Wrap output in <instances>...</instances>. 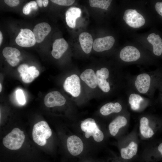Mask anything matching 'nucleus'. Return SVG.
I'll use <instances>...</instances> for the list:
<instances>
[{
    "label": "nucleus",
    "instance_id": "f257e3e1",
    "mask_svg": "<svg viewBox=\"0 0 162 162\" xmlns=\"http://www.w3.org/2000/svg\"><path fill=\"white\" fill-rule=\"evenodd\" d=\"M52 134L51 129L44 121L37 123L33 126L32 132L33 139L39 146L45 145L46 142V139L50 138Z\"/></svg>",
    "mask_w": 162,
    "mask_h": 162
},
{
    "label": "nucleus",
    "instance_id": "20e7f679",
    "mask_svg": "<svg viewBox=\"0 0 162 162\" xmlns=\"http://www.w3.org/2000/svg\"><path fill=\"white\" fill-rule=\"evenodd\" d=\"M123 19L127 24L134 28H140L145 22L142 16L133 9H128L125 11Z\"/></svg>",
    "mask_w": 162,
    "mask_h": 162
},
{
    "label": "nucleus",
    "instance_id": "473e14b6",
    "mask_svg": "<svg viewBox=\"0 0 162 162\" xmlns=\"http://www.w3.org/2000/svg\"><path fill=\"white\" fill-rule=\"evenodd\" d=\"M36 2L38 5L40 7H41L42 6L43 0H36Z\"/></svg>",
    "mask_w": 162,
    "mask_h": 162
},
{
    "label": "nucleus",
    "instance_id": "c9c22d12",
    "mask_svg": "<svg viewBox=\"0 0 162 162\" xmlns=\"http://www.w3.org/2000/svg\"><path fill=\"white\" fill-rule=\"evenodd\" d=\"M2 40H3L2 34V32H1V31H0V46L1 45Z\"/></svg>",
    "mask_w": 162,
    "mask_h": 162
},
{
    "label": "nucleus",
    "instance_id": "9b49d317",
    "mask_svg": "<svg viewBox=\"0 0 162 162\" xmlns=\"http://www.w3.org/2000/svg\"><path fill=\"white\" fill-rule=\"evenodd\" d=\"M119 56L121 59L123 61L131 62L138 59L140 57V54L136 48L129 46L124 47L121 50Z\"/></svg>",
    "mask_w": 162,
    "mask_h": 162
},
{
    "label": "nucleus",
    "instance_id": "b1692460",
    "mask_svg": "<svg viewBox=\"0 0 162 162\" xmlns=\"http://www.w3.org/2000/svg\"><path fill=\"white\" fill-rule=\"evenodd\" d=\"M143 100L140 95L135 94H131L129 98V103L130 105L131 108L134 110H138L140 107V103Z\"/></svg>",
    "mask_w": 162,
    "mask_h": 162
},
{
    "label": "nucleus",
    "instance_id": "f03ea898",
    "mask_svg": "<svg viewBox=\"0 0 162 162\" xmlns=\"http://www.w3.org/2000/svg\"><path fill=\"white\" fill-rule=\"evenodd\" d=\"M25 139L23 132L18 128H15L3 138V143L8 148L16 150L21 147Z\"/></svg>",
    "mask_w": 162,
    "mask_h": 162
},
{
    "label": "nucleus",
    "instance_id": "dca6fc26",
    "mask_svg": "<svg viewBox=\"0 0 162 162\" xmlns=\"http://www.w3.org/2000/svg\"><path fill=\"white\" fill-rule=\"evenodd\" d=\"M81 9L78 8L72 7L69 8L65 13L66 21L68 26L72 28L76 26V19L80 17Z\"/></svg>",
    "mask_w": 162,
    "mask_h": 162
},
{
    "label": "nucleus",
    "instance_id": "423d86ee",
    "mask_svg": "<svg viewBox=\"0 0 162 162\" xmlns=\"http://www.w3.org/2000/svg\"><path fill=\"white\" fill-rule=\"evenodd\" d=\"M16 44L20 46L29 47L35 45L36 40L33 32L28 28L20 32L15 39Z\"/></svg>",
    "mask_w": 162,
    "mask_h": 162
},
{
    "label": "nucleus",
    "instance_id": "aec40b11",
    "mask_svg": "<svg viewBox=\"0 0 162 162\" xmlns=\"http://www.w3.org/2000/svg\"><path fill=\"white\" fill-rule=\"evenodd\" d=\"M127 123L126 118L124 116H119L116 117L109 124V128L110 134L115 136L119 129L125 126Z\"/></svg>",
    "mask_w": 162,
    "mask_h": 162
},
{
    "label": "nucleus",
    "instance_id": "f8f14e48",
    "mask_svg": "<svg viewBox=\"0 0 162 162\" xmlns=\"http://www.w3.org/2000/svg\"><path fill=\"white\" fill-rule=\"evenodd\" d=\"M51 30L50 25L45 22H41L35 25L33 29L36 42H42Z\"/></svg>",
    "mask_w": 162,
    "mask_h": 162
},
{
    "label": "nucleus",
    "instance_id": "c756f323",
    "mask_svg": "<svg viewBox=\"0 0 162 162\" xmlns=\"http://www.w3.org/2000/svg\"><path fill=\"white\" fill-rule=\"evenodd\" d=\"M8 62L12 66H16L19 63L20 60L17 58L6 59Z\"/></svg>",
    "mask_w": 162,
    "mask_h": 162
},
{
    "label": "nucleus",
    "instance_id": "a878e982",
    "mask_svg": "<svg viewBox=\"0 0 162 162\" xmlns=\"http://www.w3.org/2000/svg\"><path fill=\"white\" fill-rule=\"evenodd\" d=\"M112 0H90L89 4L91 7L99 8L106 10L110 5Z\"/></svg>",
    "mask_w": 162,
    "mask_h": 162
},
{
    "label": "nucleus",
    "instance_id": "4468645a",
    "mask_svg": "<svg viewBox=\"0 0 162 162\" xmlns=\"http://www.w3.org/2000/svg\"><path fill=\"white\" fill-rule=\"evenodd\" d=\"M151 83V78L147 74L143 73L138 75L135 82V87L140 93L145 94L148 90Z\"/></svg>",
    "mask_w": 162,
    "mask_h": 162
},
{
    "label": "nucleus",
    "instance_id": "7c9ffc66",
    "mask_svg": "<svg viewBox=\"0 0 162 162\" xmlns=\"http://www.w3.org/2000/svg\"><path fill=\"white\" fill-rule=\"evenodd\" d=\"M4 1L7 4L11 7L16 6L20 3V1L18 0H4Z\"/></svg>",
    "mask_w": 162,
    "mask_h": 162
},
{
    "label": "nucleus",
    "instance_id": "bb28decb",
    "mask_svg": "<svg viewBox=\"0 0 162 162\" xmlns=\"http://www.w3.org/2000/svg\"><path fill=\"white\" fill-rule=\"evenodd\" d=\"M37 6V3L35 1H30L23 7L22 12L25 15H28L31 11L32 8L35 9L38 8Z\"/></svg>",
    "mask_w": 162,
    "mask_h": 162
},
{
    "label": "nucleus",
    "instance_id": "e433bc0d",
    "mask_svg": "<svg viewBox=\"0 0 162 162\" xmlns=\"http://www.w3.org/2000/svg\"><path fill=\"white\" fill-rule=\"evenodd\" d=\"M2 86L1 83H0V92H1L2 91Z\"/></svg>",
    "mask_w": 162,
    "mask_h": 162
},
{
    "label": "nucleus",
    "instance_id": "5701e85b",
    "mask_svg": "<svg viewBox=\"0 0 162 162\" xmlns=\"http://www.w3.org/2000/svg\"><path fill=\"white\" fill-rule=\"evenodd\" d=\"M148 120L146 117H143L141 118L140 126V132L146 138H150L154 134L152 130L148 126Z\"/></svg>",
    "mask_w": 162,
    "mask_h": 162
},
{
    "label": "nucleus",
    "instance_id": "cd10ccee",
    "mask_svg": "<svg viewBox=\"0 0 162 162\" xmlns=\"http://www.w3.org/2000/svg\"><path fill=\"white\" fill-rule=\"evenodd\" d=\"M16 97L18 103L21 105H24L26 102L24 94L21 89H18L16 92Z\"/></svg>",
    "mask_w": 162,
    "mask_h": 162
},
{
    "label": "nucleus",
    "instance_id": "2eb2a0df",
    "mask_svg": "<svg viewBox=\"0 0 162 162\" xmlns=\"http://www.w3.org/2000/svg\"><path fill=\"white\" fill-rule=\"evenodd\" d=\"M68 45L65 40L63 38L56 39L53 44L51 54L56 59L59 58L67 50Z\"/></svg>",
    "mask_w": 162,
    "mask_h": 162
},
{
    "label": "nucleus",
    "instance_id": "f704fd0d",
    "mask_svg": "<svg viewBox=\"0 0 162 162\" xmlns=\"http://www.w3.org/2000/svg\"><path fill=\"white\" fill-rule=\"evenodd\" d=\"M158 149L159 152L162 155V143L160 144L158 147Z\"/></svg>",
    "mask_w": 162,
    "mask_h": 162
},
{
    "label": "nucleus",
    "instance_id": "6ab92c4d",
    "mask_svg": "<svg viewBox=\"0 0 162 162\" xmlns=\"http://www.w3.org/2000/svg\"><path fill=\"white\" fill-rule=\"evenodd\" d=\"M147 40L153 46L154 54L160 56L162 53V39L159 35L151 33L148 36Z\"/></svg>",
    "mask_w": 162,
    "mask_h": 162
},
{
    "label": "nucleus",
    "instance_id": "4be33fe9",
    "mask_svg": "<svg viewBox=\"0 0 162 162\" xmlns=\"http://www.w3.org/2000/svg\"><path fill=\"white\" fill-rule=\"evenodd\" d=\"M122 106L120 104L116 102L107 103L103 105L100 109V111L103 115L106 116L113 112L118 113L121 111Z\"/></svg>",
    "mask_w": 162,
    "mask_h": 162
},
{
    "label": "nucleus",
    "instance_id": "c85d7f7f",
    "mask_svg": "<svg viewBox=\"0 0 162 162\" xmlns=\"http://www.w3.org/2000/svg\"><path fill=\"white\" fill-rule=\"evenodd\" d=\"M52 2L62 6H68L72 5L75 1L72 0H52Z\"/></svg>",
    "mask_w": 162,
    "mask_h": 162
},
{
    "label": "nucleus",
    "instance_id": "39448f33",
    "mask_svg": "<svg viewBox=\"0 0 162 162\" xmlns=\"http://www.w3.org/2000/svg\"><path fill=\"white\" fill-rule=\"evenodd\" d=\"M64 90L74 97L79 96L81 92V85L79 77L73 74L68 77L63 84Z\"/></svg>",
    "mask_w": 162,
    "mask_h": 162
},
{
    "label": "nucleus",
    "instance_id": "72a5a7b5",
    "mask_svg": "<svg viewBox=\"0 0 162 162\" xmlns=\"http://www.w3.org/2000/svg\"><path fill=\"white\" fill-rule=\"evenodd\" d=\"M49 2V1L48 0H43V4L44 7H46L47 6Z\"/></svg>",
    "mask_w": 162,
    "mask_h": 162
},
{
    "label": "nucleus",
    "instance_id": "f3484780",
    "mask_svg": "<svg viewBox=\"0 0 162 162\" xmlns=\"http://www.w3.org/2000/svg\"><path fill=\"white\" fill-rule=\"evenodd\" d=\"M79 40L83 51L86 54L89 53L93 47V43L91 35L88 32H82L79 36Z\"/></svg>",
    "mask_w": 162,
    "mask_h": 162
},
{
    "label": "nucleus",
    "instance_id": "0eeeda50",
    "mask_svg": "<svg viewBox=\"0 0 162 162\" xmlns=\"http://www.w3.org/2000/svg\"><path fill=\"white\" fill-rule=\"evenodd\" d=\"M18 71L20 73L22 81L26 83L32 82L39 75V71L36 69L35 67L34 66L29 67L28 65L25 64L20 65L18 68Z\"/></svg>",
    "mask_w": 162,
    "mask_h": 162
},
{
    "label": "nucleus",
    "instance_id": "6e6552de",
    "mask_svg": "<svg viewBox=\"0 0 162 162\" xmlns=\"http://www.w3.org/2000/svg\"><path fill=\"white\" fill-rule=\"evenodd\" d=\"M115 39L111 36L97 38L93 42V48L97 52H101L110 49L115 43Z\"/></svg>",
    "mask_w": 162,
    "mask_h": 162
},
{
    "label": "nucleus",
    "instance_id": "1a4fd4ad",
    "mask_svg": "<svg viewBox=\"0 0 162 162\" xmlns=\"http://www.w3.org/2000/svg\"><path fill=\"white\" fill-rule=\"evenodd\" d=\"M66 102L64 97L58 91H53L48 93L45 97L44 103L48 107L64 105Z\"/></svg>",
    "mask_w": 162,
    "mask_h": 162
},
{
    "label": "nucleus",
    "instance_id": "9d476101",
    "mask_svg": "<svg viewBox=\"0 0 162 162\" xmlns=\"http://www.w3.org/2000/svg\"><path fill=\"white\" fill-rule=\"evenodd\" d=\"M67 145L68 151L74 156L79 154L83 150L82 142L76 136L73 135L68 137L67 140Z\"/></svg>",
    "mask_w": 162,
    "mask_h": 162
},
{
    "label": "nucleus",
    "instance_id": "412c9836",
    "mask_svg": "<svg viewBox=\"0 0 162 162\" xmlns=\"http://www.w3.org/2000/svg\"><path fill=\"white\" fill-rule=\"evenodd\" d=\"M137 149V144L135 142L132 141L127 147L121 149V157L125 159H131L136 154Z\"/></svg>",
    "mask_w": 162,
    "mask_h": 162
},
{
    "label": "nucleus",
    "instance_id": "2f4dec72",
    "mask_svg": "<svg viewBox=\"0 0 162 162\" xmlns=\"http://www.w3.org/2000/svg\"><path fill=\"white\" fill-rule=\"evenodd\" d=\"M155 7L157 12L162 17V2H158L156 3Z\"/></svg>",
    "mask_w": 162,
    "mask_h": 162
},
{
    "label": "nucleus",
    "instance_id": "a211bd4d",
    "mask_svg": "<svg viewBox=\"0 0 162 162\" xmlns=\"http://www.w3.org/2000/svg\"><path fill=\"white\" fill-rule=\"evenodd\" d=\"M80 78L91 88H95L98 85L96 74L92 69H88L84 70L81 74Z\"/></svg>",
    "mask_w": 162,
    "mask_h": 162
},
{
    "label": "nucleus",
    "instance_id": "7ed1b4c3",
    "mask_svg": "<svg viewBox=\"0 0 162 162\" xmlns=\"http://www.w3.org/2000/svg\"><path fill=\"white\" fill-rule=\"evenodd\" d=\"M81 130L85 132L87 138L92 136L96 142L101 141L104 139V135L93 119L88 118L82 121L80 125Z\"/></svg>",
    "mask_w": 162,
    "mask_h": 162
},
{
    "label": "nucleus",
    "instance_id": "393cba45",
    "mask_svg": "<svg viewBox=\"0 0 162 162\" xmlns=\"http://www.w3.org/2000/svg\"><path fill=\"white\" fill-rule=\"evenodd\" d=\"M2 54L6 59L17 58L21 54L17 49L10 47H6L4 48Z\"/></svg>",
    "mask_w": 162,
    "mask_h": 162
},
{
    "label": "nucleus",
    "instance_id": "ddd939ff",
    "mask_svg": "<svg viewBox=\"0 0 162 162\" xmlns=\"http://www.w3.org/2000/svg\"><path fill=\"white\" fill-rule=\"evenodd\" d=\"M96 75L97 84L104 92H107L110 89L109 83L106 80L109 76V71L107 68H103L96 71Z\"/></svg>",
    "mask_w": 162,
    "mask_h": 162
}]
</instances>
